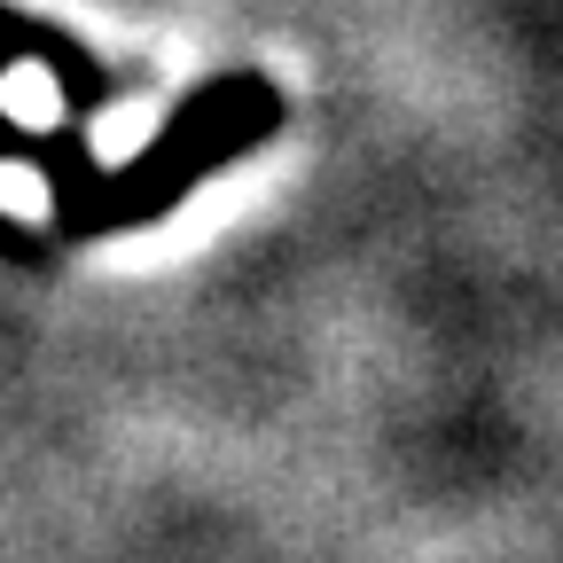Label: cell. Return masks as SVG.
Wrapping results in <instances>:
<instances>
[{
    "instance_id": "cell-1",
    "label": "cell",
    "mask_w": 563,
    "mask_h": 563,
    "mask_svg": "<svg viewBox=\"0 0 563 563\" xmlns=\"http://www.w3.org/2000/svg\"><path fill=\"white\" fill-rule=\"evenodd\" d=\"M0 110H9L16 125H32V133H47V125L63 118L55 70H47V63H9V70H0Z\"/></svg>"
},
{
    "instance_id": "cell-2",
    "label": "cell",
    "mask_w": 563,
    "mask_h": 563,
    "mask_svg": "<svg viewBox=\"0 0 563 563\" xmlns=\"http://www.w3.org/2000/svg\"><path fill=\"white\" fill-rule=\"evenodd\" d=\"M0 211H9V220H47V180L32 173V165H0Z\"/></svg>"
}]
</instances>
